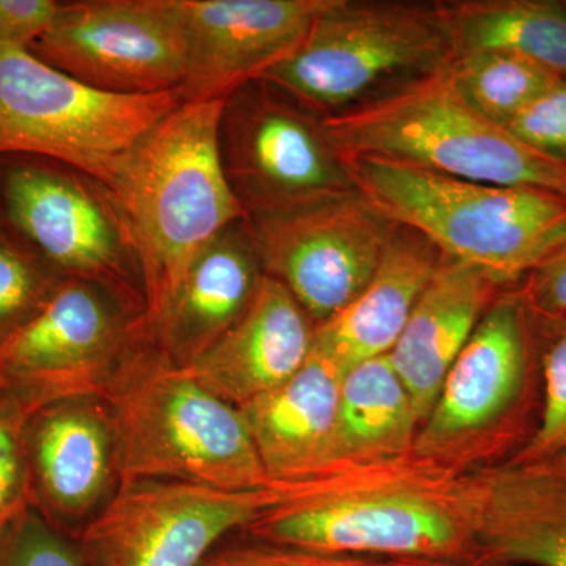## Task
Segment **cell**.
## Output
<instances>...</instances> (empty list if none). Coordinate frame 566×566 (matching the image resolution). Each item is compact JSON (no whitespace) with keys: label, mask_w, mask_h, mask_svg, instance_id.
<instances>
[{"label":"cell","mask_w":566,"mask_h":566,"mask_svg":"<svg viewBox=\"0 0 566 566\" xmlns=\"http://www.w3.org/2000/svg\"><path fill=\"white\" fill-rule=\"evenodd\" d=\"M275 485L277 501L243 531L252 542L382 560L480 562L476 474L411 455Z\"/></svg>","instance_id":"1"},{"label":"cell","mask_w":566,"mask_h":566,"mask_svg":"<svg viewBox=\"0 0 566 566\" xmlns=\"http://www.w3.org/2000/svg\"><path fill=\"white\" fill-rule=\"evenodd\" d=\"M223 104H178L137 145L111 191L132 237L151 329L197 255L245 219L223 170Z\"/></svg>","instance_id":"2"},{"label":"cell","mask_w":566,"mask_h":566,"mask_svg":"<svg viewBox=\"0 0 566 566\" xmlns=\"http://www.w3.org/2000/svg\"><path fill=\"white\" fill-rule=\"evenodd\" d=\"M354 189L392 226L422 234L442 255L517 285L566 243V197L434 174L411 164L342 159Z\"/></svg>","instance_id":"3"},{"label":"cell","mask_w":566,"mask_h":566,"mask_svg":"<svg viewBox=\"0 0 566 566\" xmlns=\"http://www.w3.org/2000/svg\"><path fill=\"white\" fill-rule=\"evenodd\" d=\"M542 411L535 316L516 289L501 292L450 367L412 455L476 474L526 447Z\"/></svg>","instance_id":"4"},{"label":"cell","mask_w":566,"mask_h":566,"mask_svg":"<svg viewBox=\"0 0 566 566\" xmlns=\"http://www.w3.org/2000/svg\"><path fill=\"white\" fill-rule=\"evenodd\" d=\"M122 483L170 480L226 491L274 485L241 409L211 392L158 346L106 398Z\"/></svg>","instance_id":"5"},{"label":"cell","mask_w":566,"mask_h":566,"mask_svg":"<svg viewBox=\"0 0 566 566\" xmlns=\"http://www.w3.org/2000/svg\"><path fill=\"white\" fill-rule=\"evenodd\" d=\"M319 123L340 159L376 156L463 180L534 186L566 197V164L483 117L458 92L449 69Z\"/></svg>","instance_id":"6"},{"label":"cell","mask_w":566,"mask_h":566,"mask_svg":"<svg viewBox=\"0 0 566 566\" xmlns=\"http://www.w3.org/2000/svg\"><path fill=\"white\" fill-rule=\"evenodd\" d=\"M455 59L438 3L331 0L264 84L316 117L356 109Z\"/></svg>","instance_id":"7"},{"label":"cell","mask_w":566,"mask_h":566,"mask_svg":"<svg viewBox=\"0 0 566 566\" xmlns=\"http://www.w3.org/2000/svg\"><path fill=\"white\" fill-rule=\"evenodd\" d=\"M177 92L118 95L0 48V156L50 159L109 191L137 145L180 104Z\"/></svg>","instance_id":"8"},{"label":"cell","mask_w":566,"mask_h":566,"mask_svg":"<svg viewBox=\"0 0 566 566\" xmlns=\"http://www.w3.org/2000/svg\"><path fill=\"white\" fill-rule=\"evenodd\" d=\"M155 346L144 304L102 283L66 277L0 349V394L32 412L66 398H107Z\"/></svg>","instance_id":"9"},{"label":"cell","mask_w":566,"mask_h":566,"mask_svg":"<svg viewBox=\"0 0 566 566\" xmlns=\"http://www.w3.org/2000/svg\"><path fill=\"white\" fill-rule=\"evenodd\" d=\"M0 226L63 277L102 283L145 305L128 226L102 182L50 159L0 156Z\"/></svg>","instance_id":"10"},{"label":"cell","mask_w":566,"mask_h":566,"mask_svg":"<svg viewBox=\"0 0 566 566\" xmlns=\"http://www.w3.org/2000/svg\"><path fill=\"white\" fill-rule=\"evenodd\" d=\"M277 499L275 483L252 491L170 480L122 483L74 538L88 566H199Z\"/></svg>","instance_id":"11"},{"label":"cell","mask_w":566,"mask_h":566,"mask_svg":"<svg viewBox=\"0 0 566 566\" xmlns=\"http://www.w3.org/2000/svg\"><path fill=\"white\" fill-rule=\"evenodd\" d=\"M244 222L263 273L292 293L315 326L363 292L394 227L356 189Z\"/></svg>","instance_id":"12"},{"label":"cell","mask_w":566,"mask_h":566,"mask_svg":"<svg viewBox=\"0 0 566 566\" xmlns=\"http://www.w3.org/2000/svg\"><path fill=\"white\" fill-rule=\"evenodd\" d=\"M219 147L245 218L354 191L319 117L262 81L226 99Z\"/></svg>","instance_id":"13"},{"label":"cell","mask_w":566,"mask_h":566,"mask_svg":"<svg viewBox=\"0 0 566 566\" xmlns=\"http://www.w3.org/2000/svg\"><path fill=\"white\" fill-rule=\"evenodd\" d=\"M29 51L74 80L118 95L177 92L188 66L178 0L61 3Z\"/></svg>","instance_id":"14"},{"label":"cell","mask_w":566,"mask_h":566,"mask_svg":"<svg viewBox=\"0 0 566 566\" xmlns=\"http://www.w3.org/2000/svg\"><path fill=\"white\" fill-rule=\"evenodd\" d=\"M188 41L181 103L226 102L296 51L331 0H178Z\"/></svg>","instance_id":"15"},{"label":"cell","mask_w":566,"mask_h":566,"mask_svg":"<svg viewBox=\"0 0 566 566\" xmlns=\"http://www.w3.org/2000/svg\"><path fill=\"white\" fill-rule=\"evenodd\" d=\"M24 442L32 509L76 536L120 488L106 398L41 406L29 416Z\"/></svg>","instance_id":"16"},{"label":"cell","mask_w":566,"mask_h":566,"mask_svg":"<svg viewBox=\"0 0 566 566\" xmlns=\"http://www.w3.org/2000/svg\"><path fill=\"white\" fill-rule=\"evenodd\" d=\"M480 562L566 566V450L476 472Z\"/></svg>","instance_id":"17"},{"label":"cell","mask_w":566,"mask_h":566,"mask_svg":"<svg viewBox=\"0 0 566 566\" xmlns=\"http://www.w3.org/2000/svg\"><path fill=\"white\" fill-rule=\"evenodd\" d=\"M315 324L281 282L263 274L237 323L188 365L193 378L234 406L289 381L314 349Z\"/></svg>","instance_id":"18"},{"label":"cell","mask_w":566,"mask_h":566,"mask_svg":"<svg viewBox=\"0 0 566 566\" xmlns=\"http://www.w3.org/2000/svg\"><path fill=\"white\" fill-rule=\"evenodd\" d=\"M342 376L312 349L289 381L240 406L271 482H303L333 469Z\"/></svg>","instance_id":"19"},{"label":"cell","mask_w":566,"mask_h":566,"mask_svg":"<svg viewBox=\"0 0 566 566\" xmlns=\"http://www.w3.org/2000/svg\"><path fill=\"white\" fill-rule=\"evenodd\" d=\"M263 274L244 219L218 234L153 326L163 356L178 367L196 363L244 314Z\"/></svg>","instance_id":"20"},{"label":"cell","mask_w":566,"mask_h":566,"mask_svg":"<svg viewBox=\"0 0 566 566\" xmlns=\"http://www.w3.org/2000/svg\"><path fill=\"white\" fill-rule=\"evenodd\" d=\"M444 260L422 234L394 226L363 292L333 318L316 324L315 352L329 357L344 374L354 365L387 356Z\"/></svg>","instance_id":"21"},{"label":"cell","mask_w":566,"mask_h":566,"mask_svg":"<svg viewBox=\"0 0 566 566\" xmlns=\"http://www.w3.org/2000/svg\"><path fill=\"white\" fill-rule=\"evenodd\" d=\"M501 286L469 264L446 259L387 354L411 395L420 424L430 415L450 367Z\"/></svg>","instance_id":"22"},{"label":"cell","mask_w":566,"mask_h":566,"mask_svg":"<svg viewBox=\"0 0 566 566\" xmlns=\"http://www.w3.org/2000/svg\"><path fill=\"white\" fill-rule=\"evenodd\" d=\"M419 428L411 395L389 357L354 365L342 376L331 471L411 457Z\"/></svg>","instance_id":"23"},{"label":"cell","mask_w":566,"mask_h":566,"mask_svg":"<svg viewBox=\"0 0 566 566\" xmlns=\"http://www.w3.org/2000/svg\"><path fill=\"white\" fill-rule=\"evenodd\" d=\"M455 55H515L566 77L564 0H460L438 3Z\"/></svg>","instance_id":"24"},{"label":"cell","mask_w":566,"mask_h":566,"mask_svg":"<svg viewBox=\"0 0 566 566\" xmlns=\"http://www.w3.org/2000/svg\"><path fill=\"white\" fill-rule=\"evenodd\" d=\"M449 73L465 102L501 126L565 80L535 63L499 52L455 55Z\"/></svg>","instance_id":"25"},{"label":"cell","mask_w":566,"mask_h":566,"mask_svg":"<svg viewBox=\"0 0 566 566\" xmlns=\"http://www.w3.org/2000/svg\"><path fill=\"white\" fill-rule=\"evenodd\" d=\"M65 279L35 249L0 226V349L43 311Z\"/></svg>","instance_id":"26"},{"label":"cell","mask_w":566,"mask_h":566,"mask_svg":"<svg viewBox=\"0 0 566 566\" xmlns=\"http://www.w3.org/2000/svg\"><path fill=\"white\" fill-rule=\"evenodd\" d=\"M535 322L542 365V411L531 441L510 461L538 460L566 450V316H535Z\"/></svg>","instance_id":"27"},{"label":"cell","mask_w":566,"mask_h":566,"mask_svg":"<svg viewBox=\"0 0 566 566\" xmlns=\"http://www.w3.org/2000/svg\"><path fill=\"white\" fill-rule=\"evenodd\" d=\"M0 566H88L80 543L29 509L0 535Z\"/></svg>","instance_id":"28"},{"label":"cell","mask_w":566,"mask_h":566,"mask_svg":"<svg viewBox=\"0 0 566 566\" xmlns=\"http://www.w3.org/2000/svg\"><path fill=\"white\" fill-rule=\"evenodd\" d=\"M31 415L28 406L0 394V535L31 509L24 442Z\"/></svg>","instance_id":"29"},{"label":"cell","mask_w":566,"mask_h":566,"mask_svg":"<svg viewBox=\"0 0 566 566\" xmlns=\"http://www.w3.org/2000/svg\"><path fill=\"white\" fill-rule=\"evenodd\" d=\"M505 128L535 151L566 164V77L528 104Z\"/></svg>","instance_id":"30"},{"label":"cell","mask_w":566,"mask_h":566,"mask_svg":"<svg viewBox=\"0 0 566 566\" xmlns=\"http://www.w3.org/2000/svg\"><path fill=\"white\" fill-rule=\"evenodd\" d=\"M199 566H394L389 560L370 557L334 556L249 542L214 549Z\"/></svg>","instance_id":"31"},{"label":"cell","mask_w":566,"mask_h":566,"mask_svg":"<svg viewBox=\"0 0 566 566\" xmlns=\"http://www.w3.org/2000/svg\"><path fill=\"white\" fill-rule=\"evenodd\" d=\"M517 293L539 318L566 316V243L517 283Z\"/></svg>","instance_id":"32"},{"label":"cell","mask_w":566,"mask_h":566,"mask_svg":"<svg viewBox=\"0 0 566 566\" xmlns=\"http://www.w3.org/2000/svg\"><path fill=\"white\" fill-rule=\"evenodd\" d=\"M61 2L0 0V48H31L50 29Z\"/></svg>","instance_id":"33"},{"label":"cell","mask_w":566,"mask_h":566,"mask_svg":"<svg viewBox=\"0 0 566 566\" xmlns=\"http://www.w3.org/2000/svg\"><path fill=\"white\" fill-rule=\"evenodd\" d=\"M394 566H515L493 564V562H455V560H428V558H408V560H389Z\"/></svg>","instance_id":"34"},{"label":"cell","mask_w":566,"mask_h":566,"mask_svg":"<svg viewBox=\"0 0 566 566\" xmlns=\"http://www.w3.org/2000/svg\"><path fill=\"white\" fill-rule=\"evenodd\" d=\"M565 7H566V0H564Z\"/></svg>","instance_id":"35"}]
</instances>
